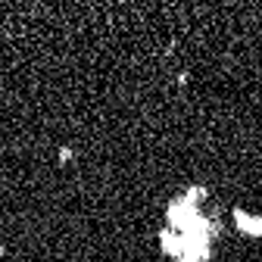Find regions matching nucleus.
<instances>
[{"label": "nucleus", "mask_w": 262, "mask_h": 262, "mask_svg": "<svg viewBox=\"0 0 262 262\" xmlns=\"http://www.w3.org/2000/svg\"><path fill=\"white\" fill-rule=\"evenodd\" d=\"M206 196L203 187L181 193L169 206V228L159 231V244L175 262H209L212 241H215V225L203 219L196 200Z\"/></svg>", "instance_id": "obj_1"}, {"label": "nucleus", "mask_w": 262, "mask_h": 262, "mask_svg": "<svg viewBox=\"0 0 262 262\" xmlns=\"http://www.w3.org/2000/svg\"><path fill=\"white\" fill-rule=\"evenodd\" d=\"M234 222L241 225V231L250 237H262V215H250L244 209H234Z\"/></svg>", "instance_id": "obj_2"}]
</instances>
